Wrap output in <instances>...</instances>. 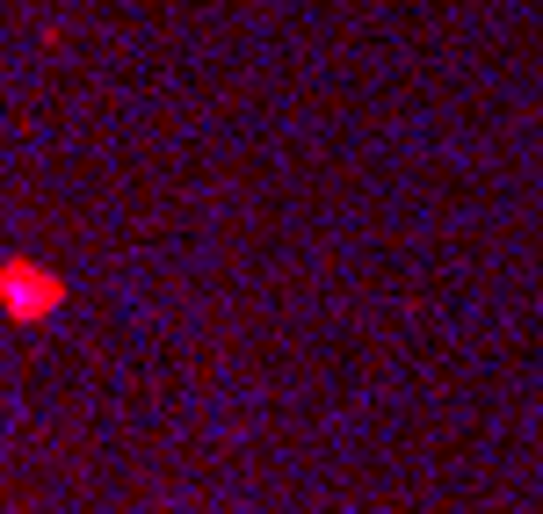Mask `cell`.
I'll use <instances>...</instances> for the list:
<instances>
[{
  "instance_id": "6da1fadb",
  "label": "cell",
  "mask_w": 543,
  "mask_h": 514,
  "mask_svg": "<svg viewBox=\"0 0 543 514\" xmlns=\"http://www.w3.org/2000/svg\"><path fill=\"white\" fill-rule=\"evenodd\" d=\"M58 305H66V276H51V268L22 261V254L0 261V312H8L15 326H37V319H51Z\"/></svg>"
}]
</instances>
